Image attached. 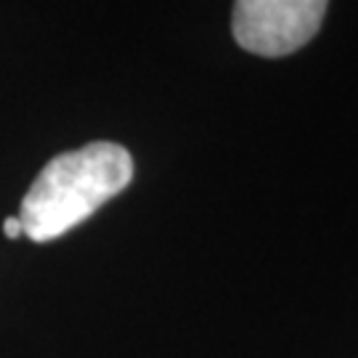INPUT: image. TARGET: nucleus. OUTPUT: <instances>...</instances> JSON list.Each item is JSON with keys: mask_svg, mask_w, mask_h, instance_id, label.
Masks as SVG:
<instances>
[{"mask_svg": "<svg viewBox=\"0 0 358 358\" xmlns=\"http://www.w3.org/2000/svg\"><path fill=\"white\" fill-rule=\"evenodd\" d=\"M133 180V157L125 146L93 141L53 157L22 199L19 220L32 242H51L88 220Z\"/></svg>", "mask_w": 358, "mask_h": 358, "instance_id": "nucleus-1", "label": "nucleus"}, {"mask_svg": "<svg viewBox=\"0 0 358 358\" xmlns=\"http://www.w3.org/2000/svg\"><path fill=\"white\" fill-rule=\"evenodd\" d=\"M324 0H239L234 6V38L257 56H287L316 38Z\"/></svg>", "mask_w": 358, "mask_h": 358, "instance_id": "nucleus-2", "label": "nucleus"}, {"mask_svg": "<svg viewBox=\"0 0 358 358\" xmlns=\"http://www.w3.org/2000/svg\"><path fill=\"white\" fill-rule=\"evenodd\" d=\"M3 234H6L8 239H19V236L24 234L22 220H19V217H6V220H3Z\"/></svg>", "mask_w": 358, "mask_h": 358, "instance_id": "nucleus-3", "label": "nucleus"}]
</instances>
